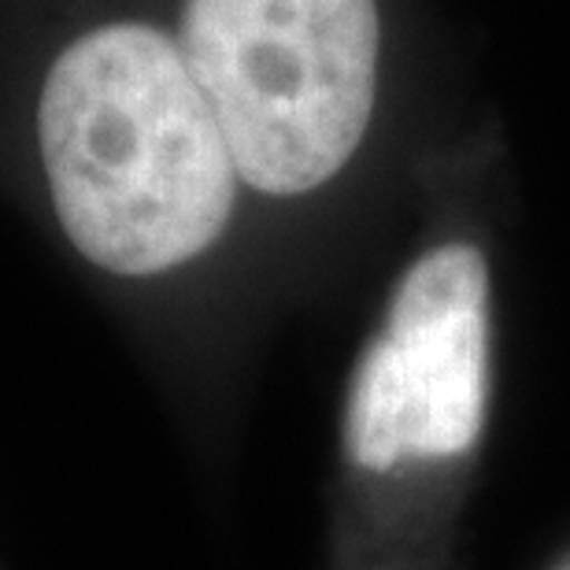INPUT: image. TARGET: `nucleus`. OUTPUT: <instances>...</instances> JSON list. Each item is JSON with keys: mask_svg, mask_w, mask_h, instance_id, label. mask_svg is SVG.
<instances>
[{"mask_svg": "<svg viewBox=\"0 0 570 570\" xmlns=\"http://www.w3.org/2000/svg\"><path fill=\"white\" fill-rule=\"evenodd\" d=\"M489 264L478 245L444 242L404 271L385 323L363 352L345 441L363 471L407 455L444 460L478 441L485 415Z\"/></svg>", "mask_w": 570, "mask_h": 570, "instance_id": "7ed1b4c3", "label": "nucleus"}, {"mask_svg": "<svg viewBox=\"0 0 570 570\" xmlns=\"http://www.w3.org/2000/svg\"><path fill=\"white\" fill-rule=\"evenodd\" d=\"M178 45L256 193L304 197L360 153L382 89V0H181Z\"/></svg>", "mask_w": 570, "mask_h": 570, "instance_id": "f03ea898", "label": "nucleus"}, {"mask_svg": "<svg viewBox=\"0 0 570 570\" xmlns=\"http://www.w3.org/2000/svg\"><path fill=\"white\" fill-rule=\"evenodd\" d=\"M38 141L67 237L111 275L189 264L234 215L230 148L178 38L153 22H100L56 56Z\"/></svg>", "mask_w": 570, "mask_h": 570, "instance_id": "f257e3e1", "label": "nucleus"}]
</instances>
